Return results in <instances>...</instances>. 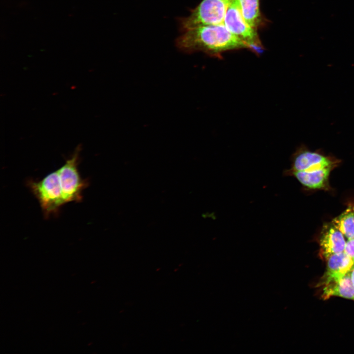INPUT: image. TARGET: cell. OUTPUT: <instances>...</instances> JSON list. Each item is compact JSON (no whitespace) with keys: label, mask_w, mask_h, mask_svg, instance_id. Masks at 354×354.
<instances>
[{"label":"cell","mask_w":354,"mask_h":354,"mask_svg":"<svg viewBox=\"0 0 354 354\" xmlns=\"http://www.w3.org/2000/svg\"><path fill=\"white\" fill-rule=\"evenodd\" d=\"M231 0H203L190 14L179 20L181 30L184 31L196 27L223 23Z\"/></svg>","instance_id":"3"},{"label":"cell","mask_w":354,"mask_h":354,"mask_svg":"<svg viewBox=\"0 0 354 354\" xmlns=\"http://www.w3.org/2000/svg\"><path fill=\"white\" fill-rule=\"evenodd\" d=\"M322 295L324 299L337 296L354 300V287L350 271L339 281L324 286Z\"/></svg>","instance_id":"10"},{"label":"cell","mask_w":354,"mask_h":354,"mask_svg":"<svg viewBox=\"0 0 354 354\" xmlns=\"http://www.w3.org/2000/svg\"><path fill=\"white\" fill-rule=\"evenodd\" d=\"M182 32L177 39L176 44L185 52L201 51L220 58L226 51L251 49L248 44L232 33L223 23L198 26Z\"/></svg>","instance_id":"1"},{"label":"cell","mask_w":354,"mask_h":354,"mask_svg":"<svg viewBox=\"0 0 354 354\" xmlns=\"http://www.w3.org/2000/svg\"><path fill=\"white\" fill-rule=\"evenodd\" d=\"M335 161L330 157L317 152L311 151L304 148H299L293 157L290 169L287 172L312 171L325 168H332Z\"/></svg>","instance_id":"6"},{"label":"cell","mask_w":354,"mask_h":354,"mask_svg":"<svg viewBox=\"0 0 354 354\" xmlns=\"http://www.w3.org/2000/svg\"><path fill=\"white\" fill-rule=\"evenodd\" d=\"M331 168L319 169L312 171H285L286 176H294L303 185L312 189L324 188Z\"/></svg>","instance_id":"9"},{"label":"cell","mask_w":354,"mask_h":354,"mask_svg":"<svg viewBox=\"0 0 354 354\" xmlns=\"http://www.w3.org/2000/svg\"><path fill=\"white\" fill-rule=\"evenodd\" d=\"M223 24L234 35L248 44L252 49L262 47L257 30L244 20L237 0H231Z\"/></svg>","instance_id":"5"},{"label":"cell","mask_w":354,"mask_h":354,"mask_svg":"<svg viewBox=\"0 0 354 354\" xmlns=\"http://www.w3.org/2000/svg\"><path fill=\"white\" fill-rule=\"evenodd\" d=\"M243 17L252 28L257 30L264 26L265 19L260 10V0H237Z\"/></svg>","instance_id":"11"},{"label":"cell","mask_w":354,"mask_h":354,"mask_svg":"<svg viewBox=\"0 0 354 354\" xmlns=\"http://www.w3.org/2000/svg\"><path fill=\"white\" fill-rule=\"evenodd\" d=\"M350 276L352 280L353 285L354 287V266H353L351 270L350 271Z\"/></svg>","instance_id":"14"},{"label":"cell","mask_w":354,"mask_h":354,"mask_svg":"<svg viewBox=\"0 0 354 354\" xmlns=\"http://www.w3.org/2000/svg\"><path fill=\"white\" fill-rule=\"evenodd\" d=\"M27 185L38 200L46 218L57 213L65 204L57 170L39 181L28 180Z\"/></svg>","instance_id":"2"},{"label":"cell","mask_w":354,"mask_h":354,"mask_svg":"<svg viewBox=\"0 0 354 354\" xmlns=\"http://www.w3.org/2000/svg\"><path fill=\"white\" fill-rule=\"evenodd\" d=\"M331 224L348 239L354 238V208H348L335 218Z\"/></svg>","instance_id":"12"},{"label":"cell","mask_w":354,"mask_h":354,"mask_svg":"<svg viewBox=\"0 0 354 354\" xmlns=\"http://www.w3.org/2000/svg\"><path fill=\"white\" fill-rule=\"evenodd\" d=\"M326 260V270L321 283V285L323 286L339 281L349 272L354 266V260L344 251L333 254Z\"/></svg>","instance_id":"7"},{"label":"cell","mask_w":354,"mask_h":354,"mask_svg":"<svg viewBox=\"0 0 354 354\" xmlns=\"http://www.w3.org/2000/svg\"><path fill=\"white\" fill-rule=\"evenodd\" d=\"M344 252L354 261V238L348 239L346 243Z\"/></svg>","instance_id":"13"},{"label":"cell","mask_w":354,"mask_h":354,"mask_svg":"<svg viewBox=\"0 0 354 354\" xmlns=\"http://www.w3.org/2000/svg\"><path fill=\"white\" fill-rule=\"evenodd\" d=\"M80 146H78L71 156L57 170L65 203L79 202L82 200L83 190L88 185L79 173L78 164Z\"/></svg>","instance_id":"4"},{"label":"cell","mask_w":354,"mask_h":354,"mask_svg":"<svg viewBox=\"0 0 354 354\" xmlns=\"http://www.w3.org/2000/svg\"><path fill=\"white\" fill-rule=\"evenodd\" d=\"M344 235L332 224L324 228L320 239L321 253L327 259L330 256L344 251Z\"/></svg>","instance_id":"8"}]
</instances>
